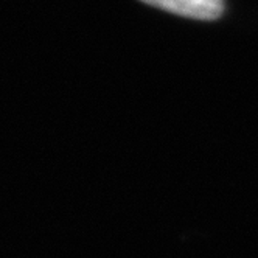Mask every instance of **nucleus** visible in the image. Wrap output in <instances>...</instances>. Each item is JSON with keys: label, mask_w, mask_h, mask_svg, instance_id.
Wrapping results in <instances>:
<instances>
[{"label": "nucleus", "mask_w": 258, "mask_h": 258, "mask_svg": "<svg viewBox=\"0 0 258 258\" xmlns=\"http://www.w3.org/2000/svg\"><path fill=\"white\" fill-rule=\"evenodd\" d=\"M140 2L196 21H216L226 11L224 0H140Z\"/></svg>", "instance_id": "nucleus-1"}]
</instances>
